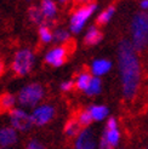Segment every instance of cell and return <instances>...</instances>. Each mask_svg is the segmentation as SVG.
I'll use <instances>...</instances> for the list:
<instances>
[{
	"label": "cell",
	"mask_w": 148,
	"mask_h": 149,
	"mask_svg": "<svg viewBox=\"0 0 148 149\" xmlns=\"http://www.w3.org/2000/svg\"><path fill=\"white\" fill-rule=\"evenodd\" d=\"M118 72L124 97L131 101L136 97L142 80L141 61L136 49L129 39H124L118 45Z\"/></svg>",
	"instance_id": "obj_1"
},
{
	"label": "cell",
	"mask_w": 148,
	"mask_h": 149,
	"mask_svg": "<svg viewBox=\"0 0 148 149\" xmlns=\"http://www.w3.org/2000/svg\"><path fill=\"white\" fill-rule=\"evenodd\" d=\"M130 42L137 52L148 46V13L138 12L130 22Z\"/></svg>",
	"instance_id": "obj_2"
},
{
	"label": "cell",
	"mask_w": 148,
	"mask_h": 149,
	"mask_svg": "<svg viewBox=\"0 0 148 149\" xmlns=\"http://www.w3.org/2000/svg\"><path fill=\"white\" fill-rule=\"evenodd\" d=\"M17 103L22 108L34 109L41 104L45 97V87L40 83H29L24 85L17 93Z\"/></svg>",
	"instance_id": "obj_3"
},
{
	"label": "cell",
	"mask_w": 148,
	"mask_h": 149,
	"mask_svg": "<svg viewBox=\"0 0 148 149\" xmlns=\"http://www.w3.org/2000/svg\"><path fill=\"white\" fill-rule=\"evenodd\" d=\"M98 5L96 3L84 4L71 15L69 18V32L72 34H80L85 29L89 19L97 11Z\"/></svg>",
	"instance_id": "obj_4"
},
{
	"label": "cell",
	"mask_w": 148,
	"mask_h": 149,
	"mask_svg": "<svg viewBox=\"0 0 148 149\" xmlns=\"http://www.w3.org/2000/svg\"><path fill=\"white\" fill-rule=\"evenodd\" d=\"M35 64V54L31 49H20L15 52L11 62V70L17 77H26L31 73Z\"/></svg>",
	"instance_id": "obj_5"
},
{
	"label": "cell",
	"mask_w": 148,
	"mask_h": 149,
	"mask_svg": "<svg viewBox=\"0 0 148 149\" xmlns=\"http://www.w3.org/2000/svg\"><path fill=\"white\" fill-rule=\"evenodd\" d=\"M10 126L17 132H28L33 127L31 113L23 108H15L9 113Z\"/></svg>",
	"instance_id": "obj_6"
},
{
	"label": "cell",
	"mask_w": 148,
	"mask_h": 149,
	"mask_svg": "<svg viewBox=\"0 0 148 149\" xmlns=\"http://www.w3.org/2000/svg\"><path fill=\"white\" fill-rule=\"evenodd\" d=\"M56 116V108L50 103H41L38 107H35L32 113L31 118L34 126H45L51 123Z\"/></svg>",
	"instance_id": "obj_7"
},
{
	"label": "cell",
	"mask_w": 148,
	"mask_h": 149,
	"mask_svg": "<svg viewBox=\"0 0 148 149\" xmlns=\"http://www.w3.org/2000/svg\"><path fill=\"white\" fill-rule=\"evenodd\" d=\"M68 57V50L64 45H56L52 49H50L45 56H44V61L46 64L54 67V68H58L66 63Z\"/></svg>",
	"instance_id": "obj_8"
},
{
	"label": "cell",
	"mask_w": 148,
	"mask_h": 149,
	"mask_svg": "<svg viewBox=\"0 0 148 149\" xmlns=\"http://www.w3.org/2000/svg\"><path fill=\"white\" fill-rule=\"evenodd\" d=\"M113 68L112 61L107 58H96L90 63V73L92 77L101 78L103 75L108 74Z\"/></svg>",
	"instance_id": "obj_9"
},
{
	"label": "cell",
	"mask_w": 148,
	"mask_h": 149,
	"mask_svg": "<svg viewBox=\"0 0 148 149\" xmlns=\"http://www.w3.org/2000/svg\"><path fill=\"white\" fill-rule=\"evenodd\" d=\"M96 139L94 131L84 129L75 138V149H95Z\"/></svg>",
	"instance_id": "obj_10"
},
{
	"label": "cell",
	"mask_w": 148,
	"mask_h": 149,
	"mask_svg": "<svg viewBox=\"0 0 148 149\" xmlns=\"http://www.w3.org/2000/svg\"><path fill=\"white\" fill-rule=\"evenodd\" d=\"M18 141L17 131L11 126L0 129V148H12Z\"/></svg>",
	"instance_id": "obj_11"
},
{
	"label": "cell",
	"mask_w": 148,
	"mask_h": 149,
	"mask_svg": "<svg viewBox=\"0 0 148 149\" xmlns=\"http://www.w3.org/2000/svg\"><path fill=\"white\" fill-rule=\"evenodd\" d=\"M103 136L107 138V141L109 142L110 146L115 147L119 142L120 138V133L118 131V123L115 118H108L106 127H105V132H103Z\"/></svg>",
	"instance_id": "obj_12"
},
{
	"label": "cell",
	"mask_w": 148,
	"mask_h": 149,
	"mask_svg": "<svg viewBox=\"0 0 148 149\" xmlns=\"http://www.w3.org/2000/svg\"><path fill=\"white\" fill-rule=\"evenodd\" d=\"M39 9L43 13L44 18H45L46 23L49 21H54L58 12V6L55 0H41L39 4Z\"/></svg>",
	"instance_id": "obj_13"
},
{
	"label": "cell",
	"mask_w": 148,
	"mask_h": 149,
	"mask_svg": "<svg viewBox=\"0 0 148 149\" xmlns=\"http://www.w3.org/2000/svg\"><path fill=\"white\" fill-rule=\"evenodd\" d=\"M17 97L10 92H4L0 95V114L10 113L12 109L16 108Z\"/></svg>",
	"instance_id": "obj_14"
},
{
	"label": "cell",
	"mask_w": 148,
	"mask_h": 149,
	"mask_svg": "<svg viewBox=\"0 0 148 149\" xmlns=\"http://www.w3.org/2000/svg\"><path fill=\"white\" fill-rule=\"evenodd\" d=\"M102 32L96 26H90L84 34V42L89 46L97 45L102 40Z\"/></svg>",
	"instance_id": "obj_15"
},
{
	"label": "cell",
	"mask_w": 148,
	"mask_h": 149,
	"mask_svg": "<svg viewBox=\"0 0 148 149\" xmlns=\"http://www.w3.org/2000/svg\"><path fill=\"white\" fill-rule=\"evenodd\" d=\"M81 126L79 125L78 120H77V118H71L67 120V123L64 124V135L69 137V138H74V137H78V135L81 132Z\"/></svg>",
	"instance_id": "obj_16"
},
{
	"label": "cell",
	"mask_w": 148,
	"mask_h": 149,
	"mask_svg": "<svg viewBox=\"0 0 148 149\" xmlns=\"http://www.w3.org/2000/svg\"><path fill=\"white\" fill-rule=\"evenodd\" d=\"M92 79V75L90 72H80L79 74H77L75 79H74V85H75V88L79 91H83L85 92L86 88L89 86V84H90V81Z\"/></svg>",
	"instance_id": "obj_17"
},
{
	"label": "cell",
	"mask_w": 148,
	"mask_h": 149,
	"mask_svg": "<svg viewBox=\"0 0 148 149\" xmlns=\"http://www.w3.org/2000/svg\"><path fill=\"white\" fill-rule=\"evenodd\" d=\"M87 110L90 111L94 121H102L103 119H106L108 116V113H109L108 108L106 106H103V104H94V106L89 107Z\"/></svg>",
	"instance_id": "obj_18"
},
{
	"label": "cell",
	"mask_w": 148,
	"mask_h": 149,
	"mask_svg": "<svg viewBox=\"0 0 148 149\" xmlns=\"http://www.w3.org/2000/svg\"><path fill=\"white\" fill-rule=\"evenodd\" d=\"M28 18L33 24H36L38 27L46 23V21L44 18L39 6H31L29 7L28 9Z\"/></svg>",
	"instance_id": "obj_19"
},
{
	"label": "cell",
	"mask_w": 148,
	"mask_h": 149,
	"mask_svg": "<svg viewBox=\"0 0 148 149\" xmlns=\"http://www.w3.org/2000/svg\"><path fill=\"white\" fill-rule=\"evenodd\" d=\"M114 15H115V7L110 5V6L106 7L105 10H102L97 15V17H96V22H97V24H100V26L107 24V23H109V22L112 21V18L114 17Z\"/></svg>",
	"instance_id": "obj_20"
},
{
	"label": "cell",
	"mask_w": 148,
	"mask_h": 149,
	"mask_svg": "<svg viewBox=\"0 0 148 149\" xmlns=\"http://www.w3.org/2000/svg\"><path fill=\"white\" fill-rule=\"evenodd\" d=\"M38 35L43 44H50L54 41V31L47 23L38 27Z\"/></svg>",
	"instance_id": "obj_21"
},
{
	"label": "cell",
	"mask_w": 148,
	"mask_h": 149,
	"mask_svg": "<svg viewBox=\"0 0 148 149\" xmlns=\"http://www.w3.org/2000/svg\"><path fill=\"white\" fill-rule=\"evenodd\" d=\"M71 40V32L69 29L64 28H56L54 31V42L57 45H64Z\"/></svg>",
	"instance_id": "obj_22"
},
{
	"label": "cell",
	"mask_w": 148,
	"mask_h": 149,
	"mask_svg": "<svg viewBox=\"0 0 148 149\" xmlns=\"http://www.w3.org/2000/svg\"><path fill=\"white\" fill-rule=\"evenodd\" d=\"M101 91H102V80H101V78L92 77L85 93L87 96H97V95L101 93Z\"/></svg>",
	"instance_id": "obj_23"
},
{
	"label": "cell",
	"mask_w": 148,
	"mask_h": 149,
	"mask_svg": "<svg viewBox=\"0 0 148 149\" xmlns=\"http://www.w3.org/2000/svg\"><path fill=\"white\" fill-rule=\"evenodd\" d=\"M77 120L79 123V125L81 126V129H87V126L90 125L94 120H92V118H91V114H90V111H89L87 109H83V110H80L79 113L77 114Z\"/></svg>",
	"instance_id": "obj_24"
},
{
	"label": "cell",
	"mask_w": 148,
	"mask_h": 149,
	"mask_svg": "<svg viewBox=\"0 0 148 149\" xmlns=\"http://www.w3.org/2000/svg\"><path fill=\"white\" fill-rule=\"evenodd\" d=\"M24 149H46V147L44 146L39 139H31V141H28Z\"/></svg>",
	"instance_id": "obj_25"
},
{
	"label": "cell",
	"mask_w": 148,
	"mask_h": 149,
	"mask_svg": "<svg viewBox=\"0 0 148 149\" xmlns=\"http://www.w3.org/2000/svg\"><path fill=\"white\" fill-rule=\"evenodd\" d=\"M74 87H75V85H74V80H64L60 85L61 91H63V92H69V91L73 90Z\"/></svg>",
	"instance_id": "obj_26"
},
{
	"label": "cell",
	"mask_w": 148,
	"mask_h": 149,
	"mask_svg": "<svg viewBox=\"0 0 148 149\" xmlns=\"http://www.w3.org/2000/svg\"><path fill=\"white\" fill-rule=\"evenodd\" d=\"M114 147L113 146H110L109 142L107 141V138L102 135L101 137V141H100V146H98V149H113Z\"/></svg>",
	"instance_id": "obj_27"
},
{
	"label": "cell",
	"mask_w": 148,
	"mask_h": 149,
	"mask_svg": "<svg viewBox=\"0 0 148 149\" xmlns=\"http://www.w3.org/2000/svg\"><path fill=\"white\" fill-rule=\"evenodd\" d=\"M140 7L145 11H148V0H140Z\"/></svg>",
	"instance_id": "obj_28"
},
{
	"label": "cell",
	"mask_w": 148,
	"mask_h": 149,
	"mask_svg": "<svg viewBox=\"0 0 148 149\" xmlns=\"http://www.w3.org/2000/svg\"><path fill=\"white\" fill-rule=\"evenodd\" d=\"M4 70H5V65H4V62L0 59V78H1V75L4 74Z\"/></svg>",
	"instance_id": "obj_29"
},
{
	"label": "cell",
	"mask_w": 148,
	"mask_h": 149,
	"mask_svg": "<svg viewBox=\"0 0 148 149\" xmlns=\"http://www.w3.org/2000/svg\"><path fill=\"white\" fill-rule=\"evenodd\" d=\"M57 1L60 3V4H67V3L71 1V0H57Z\"/></svg>",
	"instance_id": "obj_30"
},
{
	"label": "cell",
	"mask_w": 148,
	"mask_h": 149,
	"mask_svg": "<svg viewBox=\"0 0 148 149\" xmlns=\"http://www.w3.org/2000/svg\"><path fill=\"white\" fill-rule=\"evenodd\" d=\"M78 1H80V3H85V4H89V3H91V0H78Z\"/></svg>",
	"instance_id": "obj_31"
},
{
	"label": "cell",
	"mask_w": 148,
	"mask_h": 149,
	"mask_svg": "<svg viewBox=\"0 0 148 149\" xmlns=\"http://www.w3.org/2000/svg\"><path fill=\"white\" fill-rule=\"evenodd\" d=\"M0 149H13V148H0Z\"/></svg>",
	"instance_id": "obj_32"
},
{
	"label": "cell",
	"mask_w": 148,
	"mask_h": 149,
	"mask_svg": "<svg viewBox=\"0 0 148 149\" xmlns=\"http://www.w3.org/2000/svg\"><path fill=\"white\" fill-rule=\"evenodd\" d=\"M147 13H148V11H147Z\"/></svg>",
	"instance_id": "obj_33"
},
{
	"label": "cell",
	"mask_w": 148,
	"mask_h": 149,
	"mask_svg": "<svg viewBox=\"0 0 148 149\" xmlns=\"http://www.w3.org/2000/svg\"><path fill=\"white\" fill-rule=\"evenodd\" d=\"M28 1H29V0H28Z\"/></svg>",
	"instance_id": "obj_34"
}]
</instances>
